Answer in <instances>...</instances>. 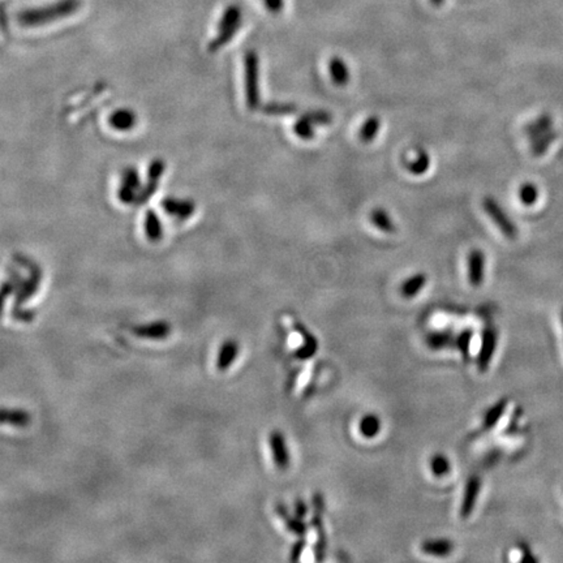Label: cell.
Instances as JSON below:
<instances>
[{"label":"cell","instance_id":"cell-1","mask_svg":"<svg viewBox=\"0 0 563 563\" xmlns=\"http://www.w3.org/2000/svg\"><path fill=\"white\" fill-rule=\"evenodd\" d=\"M80 8L78 0H59L53 4L21 12L17 16L19 24L25 28H35L51 24L73 15Z\"/></svg>","mask_w":563,"mask_h":563},{"label":"cell","instance_id":"cell-2","mask_svg":"<svg viewBox=\"0 0 563 563\" xmlns=\"http://www.w3.org/2000/svg\"><path fill=\"white\" fill-rule=\"evenodd\" d=\"M243 21V13L236 4H231L223 12L219 24H218L217 35L213 38V41L209 44V51L216 53L218 50L223 49L226 44L232 41V38L236 35L239 29L241 28Z\"/></svg>","mask_w":563,"mask_h":563},{"label":"cell","instance_id":"cell-3","mask_svg":"<svg viewBox=\"0 0 563 563\" xmlns=\"http://www.w3.org/2000/svg\"><path fill=\"white\" fill-rule=\"evenodd\" d=\"M245 71V99L248 109L254 111L260 109V59L254 50H250L244 58Z\"/></svg>","mask_w":563,"mask_h":563},{"label":"cell","instance_id":"cell-4","mask_svg":"<svg viewBox=\"0 0 563 563\" xmlns=\"http://www.w3.org/2000/svg\"><path fill=\"white\" fill-rule=\"evenodd\" d=\"M483 207H484V211L487 213V217L493 220V223L499 227L505 238H508L509 240H515L518 238V235H519L518 226L509 217V214L502 209V206L499 205L497 200H494L490 196H487L483 200Z\"/></svg>","mask_w":563,"mask_h":563},{"label":"cell","instance_id":"cell-5","mask_svg":"<svg viewBox=\"0 0 563 563\" xmlns=\"http://www.w3.org/2000/svg\"><path fill=\"white\" fill-rule=\"evenodd\" d=\"M313 510L312 524L317 532V544L314 546V555H315V561H322L325 558L326 552L325 526H324L325 501L320 493H315L313 496Z\"/></svg>","mask_w":563,"mask_h":563},{"label":"cell","instance_id":"cell-6","mask_svg":"<svg viewBox=\"0 0 563 563\" xmlns=\"http://www.w3.org/2000/svg\"><path fill=\"white\" fill-rule=\"evenodd\" d=\"M140 191V176H139L137 170L133 167L125 168L121 175V183H120L119 192H118L120 201L125 205L137 202Z\"/></svg>","mask_w":563,"mask_h":563},{"label":"cell","instance_id":"cell-7","mask_svg":"<svg viewBox=\"0 0 563 563\" xmlns=\"http://www.w3.org/2000/svg\"><path fill=\"white\" fill-rule=\"evenodd\" d=\"M164 170H166V166L162 159H155L150 163L149 171H148V182L141 188L140 195L137 198L139 205L148 202L150 200V197L157 192Z\"/></svg>","mask_w":563,"mask_h":563},{"label":"cell","instance_id":"cell-8","mask_svg":"<svg viewBox=\"0 0 563 563\" xmlns=\"http://www.w3.org/2000/svg\"><path fill=\"white\" fill-rule=\"evenodd\" d=\"M164 213L177 220H187L195 214L196 204L192 200L166 197L162 201Z\"/></svg>","mask_w":563,"mask_h":563},{"label":"cell","instance_id":"cell-9","mask_svg":"<svg viewBox=\"0 0 563 563\" xmlns=\"http://www.w3.org/2000/svg\"><path fill=\"white\" fill-rule=\"evenodd\" d=\"M485 263L487 257L481 250H472L467 257L468 265V281L471 286L480 287L485 278Z\"/></svg>","mask_w":563,"mask_h":563},{"label":"cell","instance_id":"cell-10","mask_svg":"<svg viewBox=\"0 0 563 563\" xmlns=\"http://www.w3.org/2000/svg\"><path fill=\"white\" fill-rule=\"evenodd\" d=\"M269 444L275 466L279 469H286L290 466V453L286 438L281 432L274 431L269 434Z\"/></svg>","mask_w":563,"mask_h":563},{"label":"cell","instance_id":"cell-11","mask_svg":"<svg viewBox=\"0 0 563 563\" xmlns=\"http://www.w3.org/2000/svg\"><path fill=\"white\" fill-rule=\"evenodd\" d=\"M497 347V333L494 329L489 327L484 334H483V340H481V349L478 354V358H477V367L478 370L485 372L489 368V364L493 358V354L496 351Z\"/></svg>","mask_w":563,"mask_h":563},{"label":"cell","instance_id":"cell-12","mask_svg":"<svg viewBox=\"0 0 563 563\" xmlns=\"http://www.w3.org/2000/svg\"><path fill=\"white\" fill-rule=\"evenodd\" d=\"M21 260L20 262L24 265H26L28 268H31L32 271H31V278L22 283L21 290H20V293H17L16 306L21 305L25 300H28L29 297H32L34 293H37V290L40 287V283H41V277H42L41 270L34 263H32V261L25 260V259H21Z\"/></svg>","mask_w":563,"mask_h":563},{"label":"cell","instance_id":"cell-13","mask_svg":"<svg viewBox=\"0 0 563 563\" xmlns=\"http://www.w3.org/2000/svg\"><path fill=\"white\" fill-rule=\"evenodd\" d=\"M480 489H481V480L477 476L469 477L467 481L463 501L460 505V517L463 519L471 517L472 511L475 509V505H476Z\"/></svg>","mask_w":563,"mask_h":563},{"label":"cell","instance_id":"cell-14","mask_svg":"<svg viewBox=\"0 0 563 563\" xmlns=\"http://www.w3.org/2000/svg\"><path fill=\"white\" fill-rule=\"evenodd\" d=\"M171 331H173V326L167 321H157L149 325L137 326L133 329L135 336L144 338V339H154V340H161V339L170 336Z\"/></svg>","mask_w":563,"mask_h":563},{"label":"cell","instance_id":"cell-15","mask_svg":"<svg viewBox=\"0 0 563 563\" xmlns=\"http://www.w3.org/2000/svg\"><path fill=\"white\" fill-rule=\"evenodd\" d=\"M110 127L119 132H128L137 124V115L130 109H119L111 114Z\"/></svg>","mask_w":563,"mask_h":563},{"label":"cell","instance_id":"cell-16","mask_svg":"<svg viewBox=\"0 0 563 563\" xmlns=\"http://www.w3.org/2000/svg\"><path fill=\"white\" fill-rule=\"evenodd\" d=\"M239 349H240V347L236 340L227 339L226 342H223V345L219 348L217 363H216L218 370L225 372L228 368H231L234 361L238 358Z\"/></svg>","mask_w":563,"mask_h":563},{"label":"cell","instance_id":"cell-17","mask_svg":"<svg viewBox=\"0 0 563 563\" xmlns=\"http://www.w3.org/2000/svg\"><path fill=\"white\" fill-rule=\"evenodd\" d=\"M275 511H277V514L281 517V519H283V521H284V524H286V527L288 528V531H291L293 533H295V535H297L299 537H304V536L306 535L308 526L304 523L302 518H299V517H296V515H291L288 509H287L283 503L277 505Z\"/></svg>","mask_w":563,"mask_h":563},{"label":"cell","instance_id":"cell-18","mask_svg":"<svg viewBox=\"0 0 563 563\" xmlns=\"http://www.w3.org/2000/svg\"><path fill=\"white\" fill-rule=\"evenodd\" d=\"M295 329L297 330V333L302 336L304 340V346L300 347V348L295 352L296 358H300V360H306V358H312V356H314V354L317 352V349H318L317 339H315L302 324H299V322L295 324Z\"/></svg>","mask_w":563,"mask_h":563},{"label":"cell","instance_id":"cell-19","mask_svg":"<svg viewBox=\"0 0 563 563\" xmlns=\"http://www.w3.org/2000/svg\"><path fill=\"white\" fill-rule=\"evenodd\" d=\"M422 551L433 557H447L454 551V544L447 539H431L422 542Z\"/></svg>","mask_w":563,"mask_h":563},{"label":"cell","instance_id":"cell-20","mask_svg":"<svg viewBox=\"0 0 563 563\" xmlns=\"http://www.w3.org/2000/svg\"><path fill=\"white\" fill-rule=\"evenodd\" d=\"M144 231L146 238L149 239V241L152 243H158L161 241L163 238V226L161 219L158 217V214L153 210H149L145 214V220H144Z\"/></svg>","mask_w":563,"mask_h":563},{"label":"cell","instance_id":"cell-21","mask_svg":"<svg viewBox=\"0 0 563 563\" xmlns=\"http://www.w3.org/2000/svg\"><path fill=\"white\" fill-rule=\"evenodd\" d=\"M329 69L331 80L334 81L336 87H346L349 81V69L347 67L346 62L339 56H334L330 59Z\"/></svg>","mask_w":563,"mask_h":563},{"label":"cell","instance_id":"cell-22","mask_svg":"<svg viewBox=\"0 0 563 563\" xmlns=\"http://www.w3.org/2000/svg\"><path fill=\"white\" fill-rule=\"evenodd\" d=\"M426 281H428V278L424 272H417V274L412 275L408 279L403 282L401 287V296L406 299L415 297L425 287Z\"/></svg>","mask_w":563,"mask_h":563},{"label":"cell","instance_id":"cell-23","mask_svg":"<svg viewBox=\"0 0 563 563\" xmlns=\"http://www.w3.org/2000/svg\"><path fill=\"white\" fill-rule=\"evenodd\" d=\"M31 422L29 412L24 410H7L0 408V424H7L13 426H26Z\"/></svg>","mask_w":563,"mask_h":563},{"label":"cell","instance_id":"cell-24","mask_svg":"<svg viewBox=\"0 0 563 563\" xmlns=\"http://www.w3.org/2000/svg\"><path fill=\"white\" fill-rule=\"evenodd\" d=\"M381 428H382V422L376 413H367L365 416L361 417V420L358 422L360 433L364 438H368V440L379 435Z\"/></svg>","mask_w":563,"mask_h":563},{"label":"cell","instance_id":"cell-25","mask_svg":"<svg viewBox=\"0 0 563 563\" xmlns=\"http://www.w3.org/2000/svg\"><path fill=\"white\" fill-rule=\"evenodd\" d=\"M370 220H372V223H373L376 227L379 228L382 232L394 234V232L397 231V227H395L392 219H391L390 216H389V213H388L386 210H383L382 207H377V209H374V210L372 211Z\"/></svg>","mask_w":563,"mask_h":563},{"label":"cell","instance_id":"cell-26","mask_svg":"<svg viewBox=\"0 0 563 563\" xmlns=\"http://www.w3.org/2000/svg\"><path fill=\"white\" fill-rule=\"evenodd\" d=\"M518 198L521 205L533 206L540 198V189L531 182L523 183L518 189Z\"/></svg>","mask_w":563,"mask_h":563},{"label":"cell","instance_id":"cell-27","mask_svg":"<svg viewBox=\"0 0 563 563\" xmlns=\"http://www.w3.org/2000/svg\"><path fill=\"white\" fill-rule=\"evenodd\" d=\"M426 346L432 349H444L454 343V336L449 331H432L425 338Z\"/></svg>","mask_w":563,"mask_h":563},{"label":"cell","instance_id":"cell-28","mask_svg":"<svg viewBox=\"0 0 563 563\" xmlns=\"http://www.w3.org/2000/svg\"><path fill=\"white\" fill-rule=\"evenodd\" d=\"M429 167H431V157L424 150H419L416 158L407 163L408 171L413 175H422L429 170Z\"/></svg>","mask_w":563,"mask_h":563},{"label":"cell","instance_id":"cell-29","mask_svg":"<svg viewBox=\"0 0 563 563\" xmlns=\"http://www.w3.org/2000/svg\"><path fill=\"white\" fill-rule=\"evenodd\" d=\"M381 128V120L377 116H370L360 130V139L363 142H372L377 137Z\"/></svg>","mask_w":563,"mask_h":563},{"label":"cell","instance_id":"cell-30","mask_svg":"<svg viewBox=\"0 0 563 563\" xmlns=\"http://www.w3.org/2000/svg\"><path fill=\"white\" fill-rule=\"evenodd\" d=\"M431 469L435 477H444L450 472L451 465L444 454H434L431 459Z\"/></svg>","mask_w":563,"mask_h":563},{"label":"cell","instance_id":"cell-31","mask_svg":"<svg viewBox=\"0 0 563 563\" xmlns=\"http://www.w3.org/2000/svg\"><path fill=\"white\" fill-rule=\"evenodd\" d=\"M506 406H508V401H501L497 404H494L487 412L485 419H484V428L485 429H492L497 424V422L501 419V416L503 415V412L506 410Z\"/></svg>","mask_w":563,"mask_h":563},{"label":"cell","instance_id":"cell-32","mask_svg":"<svg viewBox=\"0 0 563 563\" xmlns=\"http://www.w3.org/2000/svg\"><path fill=\"white\" fill-rule=\"evenodd\" d=\"M262 112L268 115H287L296 111V106L293 103H279V102H271L261 106Z\"/></svg>","mask_w":563,"mask_h":563},{"label":"cell","instance_id":"cell-33","mask_svg":"<svg viewBox=\"0 0 563 563\" xmlns=\"http://www.w3.org/2000/svg\"><path fill=\"white\" fill-rule=\"evenodd\" d=\"M293 130H295V133L297 135L299 139L312 140L314 137V125L305 116H302V118L297 119V121L293 125Z\"/></svg>","mask_w":563,"mask_h":563},{"label":"cell","instance_id":"cell-34","mask_svg":"<svg viewBox=\"0 0 563 563\" xmlns=\"http://www.w3.org/2000/svg\"><path fill=\"white\" fill-rule=\"evenodd\" d=\"M303 116H305L306 119L309 120L313 125H329V124L333 121L331 114H330V112H326V111H322V110L306 112Z\"/></svg>","mask_w":563,"mask_h":563},{"label":"cell","instance_id":"cell-35","mask_svg":"<svg viewBox=\"0 0 563 563\" xmlns=\"http://www.w3.org/2000/svg\"><path fill=\"white\" fill-rule=\"evenodd\" d=\"M471 339H472V331H471V330H465V331H462V333L459 334V336H458L456 340H455L458 349L462 352V355H463V358H468Z\"/></svg>","mask_w":563,"mask_h":563},{"label":"cell","instance_id":"cell-36","mask_svg":"<svg viewBox=\"0 0 563 563\" xmlns=\"http://www.w3.org/2000/svg\"><path fill=\"white\" fill-rule=\"evenodd\" d=\"M306 548V540L300 537L297 542H295L291 548V553H290V561L296 562L300 560V557L303 555L304 551Z\"/></svg>","mask_w":563,"mask_h":563},{"label":"cell","instance_id":"cell-37","mask_svg":"<svg viewBox=\"0 0 563 563\" xmlns=\"http://www.w3.org/2000/svg\"><path fill=\"white\" fill-rule=\"evenodd\" d=\"M265 7L272 15H278L284 8V0H263Z\"/></svg>","mask_w":563,"mask_h":563},{"label":"cell","instance_id":"cell-38","mask_svg":"<svg viewBox=\"0 0 563 563\" xmlns=\"http://www.w3.org/2000/svg\"><path fill=\"white\" fill-rule=\"evenodd\" d=\"M13 290H15V283H12V282H7L1 286V288H0V312L3 309L6 299L13 293Z\"/></svg>","mask_w":563,"mask_h":563},{"label":"cell","instance_id":"cell-39","mask_svg":"<svg viewBox=\"0 0 563 563\" xmlns=\"http://www.w3.org/2000/svg\"><path fill=\"white\" fill-rule=\"evenodd\" d=\"M12 315H13V318H15V320H17V321L29 322V321H32L35 314H34L33 311H19L17 308H15V309H13V312H12Z\"/></svg>","mask_w":563,"mask_h":563},{"label":"cell","instance_id":"cell-40","mask_svg":"<svg viewBox=\"0 0 563 563\" xmlns=\"http://www.w3.org/2000/svg\"><path fill=\"white\" fill-rule=\"evenodd\" d=\"M293 510H295V515L304 519L308 515V506L304 502V499H297L293 503Z\"/></svg>","mask_w":563,"mask_h":563},{"label":"cell","instance_id":"cell-41","mask_svg":"<svg viewBox=\"0 0 563 563\" xmlns=\"http://www.w3.org/2000/svg\"><path fill=\"white\" fill-rule=\"evenodd\" d=\"M431 1H432V4L435 6V7H440V6L444 4V0H431Z\"/></svg>","mask_w":563,"mask_h":563},{"label":"cell","instance_id":"cell-42","mask_svg":"<svg viewBox=\"0 0 563 563\" xmlns=\"http://www.w3.org/2000/svg\"><path fill=\"white\" fill-rule=\"evenodd\" d=\"M562 321H563V314H562Z\"/></svg>","mask_w":563,"mask_h":563}]
</instances>
